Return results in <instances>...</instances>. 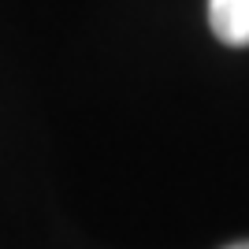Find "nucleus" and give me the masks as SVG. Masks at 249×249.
Wrapping results in <instances>:
<instances>
[{"label": "nucleus", "instance_id": "1", "mask_svg": "<svg viewBox=\"0 0 249 249\" xmlns=\"http://www.w3.org/2000/svg\"><path fill=\"white\" fill-rule=\"evenodd\" d=\"M208 26L223 45H249V0H208Z\"/></svg>", "mask_w": 249, "mask_h": 249}, {"label": "nucleus", "instance_id": "2", "mask_svg": "<svg viewBox=\"0 0 249 249\" xmlns=\"http://www.w3.org/2000/svg\"><path fill=\"white\" fill-rule=\"evenodd\" d=\"M231 249H249V242H238V246H231Z\"/></svg>", "mask_w": 249, "mask_h": 249}]
</instances>
